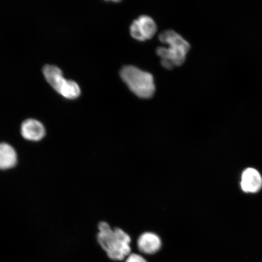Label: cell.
I'll list each match as a JSON object with an SVG mask.
<instances>
[{
	"label": "cell",
	"instance_id": "cell-3",
	"mask_svg": "<svg viewBox=\"0 0 262 262\" xmlns=\"http://www.w3.org/2000/svg\"><path fill=\"white\" fill-rule=\"evenodd\" d=\"M120 76L130 90L137 96L150 98L155 94V80L150 73L133 66H126L121 70Z\"/></svg>",
	"mask_w": 262,
	"mask_h": 262
},
{
	"label": "cell",
	"instance_id": "cell-1",
	"mask_svg": "<svg viewBox=\"0 0 262 262\" xmlns=\"http://www.w3.org/2000/svg\"><path fill=\"white\" fill-rule=\"evenodd\" d=\"M97 241L108 257L116 261L123 260L130 254V235L120 228L113 229L108 223L98 225Z\"/></svg>",
	"mask_w": 262,
	"mask_h": 262
},
{
	"label": "cell",
	"instance_id": "cell-2",
	"mask_svg": "<svg viewBox=\"0 0 262 262\" xmlns=\"http://www.w3.org/2000/svg\"><path fill=\"white\" fill-rule=\"evenodd\" d=\"M159 39L162 43L168 45V48L159 47L156 51L161 58L164 68L172 70L184 63L186 55L190 50V45L187 41L178 33L171 30L161 33Z\"/></svg>",
	"mask_w": 262,
	"mask_h": 262
},
{
	"label": "cell",
	"instance_id": "cell-7",
	"mask_svg": "<svg viewBox=\"0 0 262 262\" xmlns=\"http://www.w3.org/2000/svg\"><path fill=\"white\" fill-rule=\"evenodd\" d=\"M162 242L158 235L152 232H145L141 234L137 240V247L141 253L152 255L161 249Z\"/></svg>",
	"mask_w": 262,
	"mask_h": 262
},
{
	"label": "cell",
	"instance_id": "cell-4",
	"mask_svg": "<svg viewBox=\"0 0 262 262\" xmlns=\"http://www.w3.org/2000/svg\"><path fill=\"white\" fill-rule=\"evenodd\" d=\"M42 73L48 83L63 97L74 100L80 96L81 90L78 84L74 81L66 79L63 72L56 66H45Z\"/></svg>",
	"mask_w": 262,
	"mask_h": 262
},
{
	"label": "cell",
	"instance_id": "cell-10",
	"mask_svg": "<svg viewBox=\"0 0 262 262\" xmlns=\"http://www.w3.org/2000/svg\"><path fill=\"white\" fill-rule=\"evenodd\" d=\"M125 262H147L145 258L138 254H130Z\"/></svg>",
	"mask_w": 262,
	"mask_h": 262
},
{
	"label": "cell",
	"instance_id": "cell-8",
	"mask_svg": "<svg viewBox=\"0 0 262 262\" xmlns=\"http://www.w3.org/2000/svg\"><path fill=\"white\" fill-rule=\"evenodd\" d=\"M21 134L26 140L38 142L45 137L46 130L43 124L40 121L29 119L21 124Z\"/></svg>",
	"mask_w": 262,
	"mask_h": 262
},
{
	"label": "cell",
	"instance_id": "cell-5",
	"mask_svg": "<svg viewBox=\"0 0 262 262\" xmlns=\"http://www.w3.org/2000/svg\"><path fill=\"white\" fill-rule=\"evenodd\" d=\"M130 35L136 40L143 41L151 39L157 32V25L152 18L147 15L140 16L130 25Z\"/></svg>",
	"mask_w": 262,
	"mask_h": 262
},
{
	"label": "cell",
	"instance_id": "cell-6",
	"mask_svg": "<svg viewBox=\"0 0 262 262\" xmlns=\"http://www.w3.org/2000/svg\"><path fill=\"white\" fill-rule=\"evenodd\" d=\"M241 187L246 193L254 194L262 188V177L257 170L248 168L244 170L241 176Z\"/></svg>",
	"mask_w": 262,
	"mask_h": 262
},
{
	"label": "cell",
	"instance_id": "cell-9",
	"mask_svg": "<svg viewBox=\"0 0 262 262\" xmlns=\"http://www.w3.org/2000/svg\"><path fill=\"white\" fill-rule=\"evenodd\" d=\"M17 163V155L14 147L8 143H0V169L14 168Z\"/></svg>",
	"mask_w": 262,
	"mask_h": 262
}]
</instances>
